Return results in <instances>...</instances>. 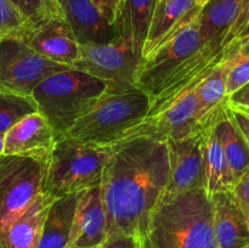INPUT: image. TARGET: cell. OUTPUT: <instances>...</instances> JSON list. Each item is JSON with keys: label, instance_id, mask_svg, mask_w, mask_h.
Here are the masks:
<instances>
[{"label": "cell", "instance_id": "obj_26", "mask_svg": "<svg viewBox=\"0 0 249 248\" xmlns=\"http://www.w3.org/2000/svg\"><path fill=\"white\" fill-rule=\"evenodd\" d=\"M34 28L10 0H0V33L2 36L24 39Z\"/></svg>", "mask_w": 249, "mask_h": 248}, {"label": "cell", "instance_id": "obj_15", "mask_svg": "<svg viewBox=\"0 0 249 248\" xmlns=\"http://www.w3.org/2000/svg\"><path fill=\"white\" fill-rule=\"evenodd\" d=\"M24 40L43 57L70 68L79 56L80 44L63 17H53L36 24Z\"/></svg>", "mask_w": 249, "mask_h": 248}, {"label": "cell", "instance_id": "obj_16", "mask_svg": "<svg viewBox=\"0 0 249 248\" xmlns=\"http://www.w3.org/2000/svg\"><path fill=\"white\" fill-rule=\"evenodd\" d=\"M57 4L80 45L108 43L118 38L116 28L107 22L92 0H57Z\"/></svg>", "mask_w": 249, "mask_h": 248}, {"label": "cell", "instance_id": "obj_13", "mask_svg": "<svg viewBox=\"0 0 249 248\" xmlns=\"http://www.w3.org/2000/svg\"><path fill=\"white\" fill-rule=\"evenodd\" d=\"M241 0H208L197 15L199 50L212 58H224L228 48L225 39L232 28Z\"/></svg>", "mask_w": 249, "mask_h": 248}, {"label": "cell", "instance_id": "obj_33", "mask_svg": "<svg viewBox=\"0 0 249 248\" xmlns=\"http://www.w3.org/2000/svg\"><path fill=\"white\" fill-rule=\"evenodd\" d=\"M92 1L99 7V10L104 15L105 18L107 19V22L113 26L117 11H118V6L122 0H92Z\"/></svg>", "mask_w": 249, "mask_h": 248}, {"label": "cell", "instance_id": "obj_20", "mask_svg": "<svg viewBox=\"0 0 249 248\" xmlns=\"http://www.w3.org/2000/svg\"><path fill=\"white\" fill-rule=\"evenodd\" d=\"M214 128L225 156L232 184L235 185L249 170V147L231 119L226 102L216 109Z\"/></svg>", "mask_w": 249, "mask_h": 248}, {"label": "cell", "instance_id": "obj_9", "mask_svg": "<svg viewBox=\"0 0 249 248\" xmlns=\"http://www.w3.org/2000/svg\"><path fill=\"white\" fill-rule=\"evenodd\" d=\"M44 164L16 156L0 157V232L41 192Z\"/></svg>", "mask_w": 249, "mask_h": 248}, {"label": "cell", "instance_id": "obj_4", "mask_svg": "<svg viewBox=\"0 0 249 248\" xmlns=\"http://www.w3.org/2000/svg\"><path fill=\"white\" fill-rule=\"evenodd\" d=\"M111 155L112 146H92L57 136L44 164L41 192L53 201L97 186Z\"/></svg>", "mask_w": 249, "mask_h": 248}, {"label": "cell", "instance_id": "obj_11", "mask_svg": "<svg viewBox=\"0 0 249 248\" xmlns=\"http://www.w3.org/2000/svg\"><path fill=\"white\" fill-rule=\"evenodd\" d=\"M198 106L195 90L175 100L170 106L158 113L147 116L136 126L131 128L121 141L131 138H148L167 142L190 135L201 126Z\"/></svg>", "mask_w": 249, "mask_h": 248}, {"label": "cell", "instance_id": "obj_12", "mask_svg": "<svg viewBox=\"0 0 249 248\" xmlns=\"http://www.w3.org/2000/svg\"><path fill=\"white\" fill-rule=\"evenodd\" d=\"M57 141V135L39 112L28 114L4 134L2 156L31 158L45 164Z\"/></svg>", "mask_w": 249, "mask_h": 248}, {"label": "cell", "instance_id": "obj_5", "mask_svg": "<svg viewBox=\"0 0 249 248\" xmlns=\"http://www.w3.org/2000/svg\"><path fill=\"white\" fill-rule=\"evenodd\" d=\"M151 99L140 88L105 94L63 136L92 146H112L148 116Z\"/></svg>", "mask_w": 249, "mask_h": 248}, {"label": "cell", "instance_id": "obj_29", "mask_svg": "<svg viewBox=\"0 0 249 248\" xmlns=\"http://www.w3.org/2000/svg\"><path fill=\"white\" fill-rule=\"evenodd\" d=\"M249 36V0H241L237 18L225 39L226 48Z\"/></svg>", "mask_w": 249, "mask_h": 248}, {"label": "cell", "instance_id": "obj_39", "mask_svg": "<svg viewBox=\"0 0 249 248\" xmlns=\"http://www.w3.org/2000/svg\"><path fill=\"white\" fill-rule=\"evenodd\" d=\"M2 38V35H1V33H0V39H1Z\"/></svg>", "mask_w": 249, "mask_h": 248}, {"label": "cell", "instance_id": "obj_10", "mask_svg": "<svg viewBox=\"0 0 249 248\" xmlns=\"http://www.w3.org/2000/svg\"><path fill=\"white\" fill-rule=\"evenodd\" d=\"M169 180L160 201L195 189H206V169L203 155V122L190 135L178 140H168Z\"/></svg>", "mask_w": 249, "mask_h": 248}, {"label": "cell", "instance_id": "obj_19", "mask_svg": "<svg viewBox=\"0 0 249 248\" xmlns=\"http://www.w3.org/2000/svg\"><path fill=\"white\" fill-rule=\"evenodd\" d=\"M53 199L40 192L33 202L0 232V248H36Z\"/></svg>", "mask_w": 249, "mask_h": 248}, {"label": "cell", "instance_id": "obj_7", "mask_svg": "<svg viewBox=\"0 0 249 248\" xmlns=\"http://www.w3.org/2000/svg\"><path fill=\"white\" fill-rule=\"evenodd\" d=\"M197 15L187 19L147 57L141 60L136 87L143 90L151 101L201 48Z\"/></svg>", "mask_w": 249, "mask_h": 248}, {"label": "cell", "instance_id": "obj_30", "mask_svg": "<svg viewBox=\"0 0 249 248\" xmlns=\"http://www.w3.org/2000/svg\"><path fill=\"white\" fill-rule=\"evenodd\" d=\"M231 192L249 224V170L233 185Z\"/></svg>", "mask_w": 249, "mask_h": 248}, {"label": "cell", "instance_id": "obj_35", "mask_svg": "<svg viewBox=\"0 0 249 248\" xmlns=\"http://www.w3.org/2000/svg\"><path fill=\"white\" fill-rule=\"evenodd\" d=\"M236 44V53L243 57H249V36L237 41Z\"/></svg>", "mask_w": 249, "mask_h": 248}, {"label": "cell", "instance_id": "obj_22", "mask_svg": "<svg viewBox=\"0 0 249 248\" xmlns=\"http://www.w3.org/2000/svg\"><path fill=\"white\" fill-rule=\"evenodd\" d=\"M218 109V108H216ZM215 111L203 121V155L206 169V190L209 195L231 191L233 184L226 164L220 141L214 128ZM201 122V123H202Z\"/></svg>", "mask_w": 249, "mask_h": 248}, {"label": "cell", "instance_id": "obj_34", "mask_svg": "<svg viewBox=\"0 0 249 248\" xmlns=\"http://www.w3.org/2000/svg\"><path fill=\"white\" fill-rule=\"evenodd\" d=\"M228 104L233 107L249 108V83L228 97Z\"/></svg>", "mask_w": 249, "mask_h": 248}, {"label": "cell", "instance_id": "obj_32", "mask_svg": "<svg viewBox=\"0 0 249 248\" xmlns=\"http://www.w3.org/2000/svg\"><path fill=\"white\" fill-rule=\"evenodd\" d=\"M226 107H228V112L229 114H230L231 119H232V122L235 123V125L237 126L238 131H240L241 135L245 139L246 143H247L249 147V117L246 116V114L242 113L241 111H238V109L231 107L230 105L228 104V101H226Z\"/></svg>", "mask_w": 249, "mask_h": 248}, {"label": "cell", "instance_id": "obj_38", "mask_svg": "<svg viewBox=\"0 0 249 248\" xmlns=\"http://www.w3.org/2000/svg\"><path fill=\"white\" fill-rule=\"evenodd\" d=\"M207 1H208V0H196V5H198V6L202 7Z\"/></svg>", "mask_w": 249, "mask_h": 248}, {"label": "cell", "instance_id": "obj_14", "mask_svg": "<svg viewBox=\"0 0 249 248\" xmlns=\"http://www.w3.org/2000/svg\"><path fill=\"white\" fill-rule=\"evenodd\" d=\"M107 238V220L101 187L82 192L75 208L67 248H100Z\"/></svg>", "mask_w": 249, "mask_h": 248}, {"label": "cell", "instance_id": "obj_17", "mask_svg": "<svg viewBox=\"0 0 249 248\" xmlns=\"http://www.w3.org/2000/svg\"><path fill=\"white\" fill-rule=\"evenodd\" d=\"M218 248H249V224L231 191L212 195Z\"/></svg>", "mask_w": 249, "mask_h": 248}, {"label": "cell", "instance_id": "obj_31", "mask_svg": "<svg viewBox=\"0 0 249 248\" xmlns=\"http://www.w3.org/2000/svg\"><path fill=\"white\" fill-rule=\"evenodd\" d=\"M100 248H142V242L136 236L112 235L105 240Z\"/></svg>", "mask_w": 249, "mask_h": 248}, {"label": "cell", "instance_id": "obj_25", "mask_svg": "<svg viewBox=\"0 0 249 248\" xmlns=\"http://www.w3.org/2000/svg\"><path fill=\"white\" fill-rule=\"evenodd\" d=\"M34 112H38V107L32 96L0 92V134L4 135L17 122Z\"/></svg>", "mask_w": 249, "mask_h": 248}, {"label": "cell", "instance_id": "obj_6", "mask_svg": "<svg viewBox=\"0 0 249 248\" xmlns=\"http://www.w3.org/2000/svg\"><path fill=\"white\" fill-rule=\"evenodd\" d=\"M141 57L128 39L118 36L108 43L80 45L79 56L73 70L82 71L107 87L106 94H119L136 87V75Z\"/></svg>", "mask_w": 249, "mask_h": 248}, {"label": "cell", "instance_id": "obj_2", "mask_svg": "<svg viewBox=\"0 0 249 248\" xmlns=\"http://www.w3.org/2000/svg\"><path fill=\"white\" fill-rule=\"evenodd\" d=\"M214 212L206 189L160 201L148 218L142 248H218Z\"/></svg>", "mask_w": 249, "mask_h": 248}, {"label": "cell", "instance_id": "obj_18", "mask_svg": "<svg viewBox=\"0 0 249 248\" xmlns=\"http://www.w3.org/2000/svg\"><path fill=\"white\" fill-rule=\"evenodd\" d=\"M199 10L201 6L196 5V0H156L141 60L147 57L187 19L198 14Z\"/></svg>", "mask_w": 249, "mask_h": 248}, {"label": "cell", "instance_id": "obj_23", "mask_svg": "<svg viewBox=\"0 0 249 248\" xmlns=\"http://www.w3.org/2000/svg\"><path fill=\"white\" fill-rule=\"evenodd\" d=\"M155 5L156 0H122L114 19L118 36L130 40L140 57Z\"/></svg>", "mask_w": 249, "mask_h": 248}, {"label": "cell", "instance_id": "obj_21", "mask_svg": "<svg viewBox=\"0 0 249 248\" xmlns=\"http://www.w3.org/2000/svg\"><path fill=\"white\" fill-rule=\"evenodd\" d=\"M80 195H68L51 202L36 248H67Z\"/></svg>", "mask_w": 249, "mask_h": 248}, {"label": "cell", "instance_id": "obj_36", "mask_svg": "<svg viewBox=\"0 0 249 248\" xmlns=\"http://www.w3.org/2000/svg\"><path fill=\"white\" fill-rule=\"evenodd\" d=\"M231 107H233V106H231ZM233 108L238 109V111H241L242 113H245L246 116L249 117V108H246V107H233Z\"/></svg>", "mask_w": 249, "mask_h": 248}, {"label": "cell", "instance_id": "obj_27", "mask_svg": "<svg viewBox=\"0 0 249 248\" xmlns=\"http://www.w3.org/2000/svg\"><path fill=\"white\" fill-rule=\"evenodd\" d=\"M33 26L53 17H63L57 0H10Z\"/></svg>", "mask_w": 249, "mask_h": 248}, {"label": "cell", "instance_id": "obj_8", "mask_svg": "<svg viewBox=\"0 0 249 248\" xmlns=\"http://www.w3.org/2000/svg\"><path fill=\"white\" fill-rule=\"evenodd\" d=\"M70 68L43 57L26 40L16 36L0 39V92L32 96L49 74Z\"/></svg>", "mask_w": 249, "mask_h": 248}, {"label": "cell", "instance_id": "obj_1", "mask_svg": "<svg viewBox=\"0 0 249 248\" xmlns=\"http://www.w3.org/2000/svg\"><path fill=\"white\" fill-rule=\"evenodd\" d=\"M169 180L167 143L131 138L112 145L101 177L107 237L130 235L142 240L148 218Z\"/></svg>", "mask_w": 249, "mask_h": 248}, {"label": "cell", "instance_id": "obj_24", "mask_svg": "<svg viewBox=\"0 0 249 248\" xmlns=\"http://www.w3.org/2000/svg\"><path fill=\"white\" fill-rule=\"evenodd\" d=\"M235 45L228 48L226 56L197 84L195 94L198 106L199 122L213 113L216 108L224 105L228 100L226 96V79L229 71L232 66Z\"/></svg>", "mask_w": 249, "mask_h": 248}, {"label": "cell", "instance_id": "obj_28", "mask_svg": "<svg viewBox=\"0 0 249 248\" xmlns=\"http://www.w3.org/2000/svg\"><path fill=\"white\" fill-rule=\"evenodd\" d=\"M233 53L232 66L229 71L228 79H226V96H230L242 87L249 83V57H243L236 53Z\"/></svg>", "mask_w": 249, "mask_h": 248}, {"label": "cell", "instance_id": "obj_37", "mask_svg": "<svg viewBox=\"0 0 249 248\" xmlns=\"http://www.w3.org/2000/svg\"><path fill=\"white\" fill-rule=\"evenodd\" d=\"M2 150H4V135L0 134V157L2 156Z\"/></svg>", "mask_w": 249, "mask_h": 248}, {"label": "cell", "instance_id": "obj_3", "mask_svg": "<svg viewBox=\"0 0 249 248\" xmlns=\"http://www.w3.org/2000/svg\"><path fill=\"white\" fill-rule=\"evenodd\" d=\"M107 92L102 80L66 68L44 78L32 92L38 112L50 123L56 135L61 136L90 111Z\"/></svg>", "mask_w": 249, "mask_h": 248}]
</instances>
